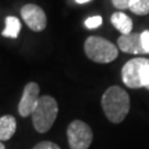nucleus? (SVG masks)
<instances>
[{"instance_id": "nucleus-1", "label": "nucleus", "mask_w": 149, "mask_h": 149, "mask_svg": "<svg viewBox=\"0 0 149 149\" xmlns=\"http://www.w3.org/2000/svg\"><path fill=\"white\" fill-rule=\"evenodd\" d=\"M102 107L109 122L122 123L127 116L130 108V100L126 91L120 86L108 87L102 96Z\"/></svg>"}, {"instance_id": "nucleus-2", "label": "nucleus", "mask_w": 149, "mask_h": 149, "mask_svg": "<svg viewBox=\"0 0 149 149\" xmlns=\"http://www.w3.org/2000/svg\"><path fill=\"white\" fill-rule=\"evenodd\" d=\"M59 107L55 98L52 96H40L34 111L32 112V123L38 133L44 134L53 126L58 116Z\"/></svg>"}, {"instance_id": "nucleus-3", "label": "nucleus", "mask_w": 149, "mask_h": 149, "mask_svg": "<svg viewBox=\"0 0 149 149\" xmlns=\"http://www.w3.org/2000/svg\"><path fill=\"white\" fill-rule=\"evenodd\" d=\"M86 56L96 63H111L118 56V49L111 41L102 37H88L84 42Z\"/></svg>"}, {"instance_id": "nucleus-4", "label": "nucleus", "mask_w": 149, "mask_h": 149, "mask_svg": "<svg viewBox=\"0 0 149 149\" xmlns=\"http://www.w3.org/2000/svg\"><path fill=\"white\" fill-rule=\"evenodd\" d=\"M66 135L71 149H88L93 141V132L91 127L79 119L70 124Z\"/></svg>"}, {"instance_id": "nucleus-5", "label": "nucleus", "mask_w": 149, "mask_h": 149, "mask_svg": "<svg viewBox=\"0 0 149 149\" xmlns=\"http://www.w3.org/2000/svg\"><path fill=\"white\" fill-rule=\"evenodd\" d=\"M22 20L34 32H41L47 28V16L41 7L34 3H27L20 10Z\"/></svg>"}, {"instance_id": "nucleus-6", "label": "nucleus", "mask_w": 149, "mask_h": 149, "mask_svg": "<svg viewBox=\"0 0 149 149\" xmlns=\"http://www.w3.org/2000/svg\"><path fill=\"white\" fill-rule=\"evenodd\" d=\"M39 94H40V87L36 82H30L24 86L18 106V112L22 117H28L34 111L38 101L40 98Z\"/></svg>"}, {"instance_id": "nucleus-7", "label": "nucleus", "mask_w": 149, "mask_h": 149, "mask_svg": "<svg viewBox=\"0 0 149 149\" xmlns=\"http://www.w3.org/2000/svg\"><path fill=\"white\" fill-rule=\"evenodd\" d=\"M145 58H135L129 60L128 62L124 64L122 69V80L123 83L129 88H140V69L146 62Z\"/></svg>"}, {"instance_id": "nucleus-8", "label": "nucleus", "mask_w": 149, "mask_h": 149, "mask_svg": "<svg viewBox=\"0 0 149 149\" xmlns=\"http://www.w3.org/2000/svg\"><path fill=\"white\" fill-rule=\"evenodd\" d=\"M117 45L119 50L129 54H145L141 45L140 33L130 32L128 34H122L118 38Z\"/></svg>"}, {"instance_id": "nucleus-9", "label": "nucleus", "mask_w": 149, "mask_h": 149, "mask_svg": "<svg viewBox=\"0 0 149 149\" xmlns=\"http://www.w3.org/2000/svg\"><path fill=\"white\" fill-rule=\"evenodd\" d=\"M111 22L122 34H128L133 30V20L124 12H115L111 17Z\"/></svg>"}, {"instance_id": "nucleus-10", "label": "nucleus", "mask_w": 149, "mask_h": 149, "mask_svg": "<svg viewBox=\"0 0 149 149\" xmlns=\"http://www.w3.org/2000/svg\"><path fill=\"white\" fill-rule=\"evenodd\" d=\"M17 130V120L12 115L0 117V141H6L15 135Z\"/></svg>"}, {"instance_id": "nucleus-11", "label": "nucleus", "mask_w": 149, "mask_h": 149, "mask_svg": "<svg viewBox=\"0 0 149 149\" xmlns=\"http://www.w3.org/2000/svg\"><path fill=\"white\" fill-rule=\"evenodd\" d=\"M21 30V22L20 20L13 16H9L6 18V27L2 31V36L6 38L17 39Z\"/></svg>"}, {"instance_id": "nucleus-12", "label": "nucleus", "mask_w": 149, "mask_h": 149, "mask_svg": "<svg viewBox=\"0 0 149 149\" xmlns=\"http://www.w3.org/2000/svg\"><path fill=\"white\" fill-rule=\"evenodd\" d=\"M128 9L137 16H146L149 13V0H130Z\"/></svg>"}, {"instance_id": "nucleus-13", "label": "nucleus", "mask_w": 149, "mask_h": 149, "mask_svg": "<svg viewBox=\"0 0 149 149\" xmlns=\"http://www.w3.org/2000/svg\"><path fill=\"white\" fill-rule=\"evenodd\" d=\"M139 80L141 87H147L149 85V59L146 60V62L140 69V74H139Z\"/></svg>"}, {"instance_id": "nucleus-14", "label": "nucleus", "mask_w": 149, "mask_h": 149, "mask_svg": "<svg viewBox=\"0 0 149 149\" xmlns=\"http://www.w3.org/2000/svg\"><path fill=\"white\" fill-rule=\"evenodd\" d=\"M103 23V19H102L101 16H94V17H90L85 20V27L87 29H95V28H98Z\"/></svg>"}, {"instance_id": "nucleus-15", "label": "nucleus", "mask_w": 149, "mask_h": 149, "mask_svg": "<svg viewBox=\"0 0 149 149\" xmlns=\"http://www.w3.org/2000/svg\"><path fill=\"white\" fill-rule=\"evenodd\" d=\"M140 39H141V45L145 53L149 54V30H145L144 32H141Z\"/></svg>"}, {"instance_id": "nucleus-16", "label": "nucleus", "mask_w": 149, "mask_h": 149, "mask_svg": "<svg viewBox=\"0 0 149 149\" xmlns=\"http://www.w3.org/2000/svg\"><path fill=\"white\" fill-rule=\"evenodd\" d=\"M32 149H61V148L56 144L52 143V141L45 140V141H41V143L37 144Z\"/></svg>"}, {"instance_id": "nucleus-17", "label": "nucleus", "mask_w": 149, "mask_h": 149, "mask_svg": "<svg viewBox=\"0 0 149 149\" xmlns=\"http://www.w3.org/2000/svg\"><path fill=\"white\" fill-rule=\"evenodd\" d=\"M112 2H113V6L116 9L126 10V9H128V6H129L130 0H112Z\"/></svg>"}, {"instance_id": "nucleus-18", "label": "nucleus", "mask_w": 149, "mask_h": 149, "mask_svg": "<svg viewBox=\"0 0 149 149\" xmlns=\"http://www.w3.org/2000/svg\"><path fill=\"white\" fill-rule=\"evenodd\" d=\"M77 3H86V2H88L91 0H75Z\"/></svg>"}, {"instance_id": "nucleus-19", "label": "nucleus", "mask_w": 149, "mask_h": 149, "mask_svg": "<svg viewBox=\"0 0 149 149\" xmlns=\"http://www.w3.org/2000/svg\"><path fill=\"white\" fill-rule=\"evenodd\" d=\"M0 149H6L5 145L2 144V143H1V141H0Z\"/></svg>"}, {"instance_id": "nucleus-20", "label": "nucleus", "mask_w": 149, "mask_h": 149, "mask_svg": "<svg viewBox=\"0 0 149 149\" xmlns=\"http://www.w3.org/2000/svg\"><path fill=\"white\" fill-rule=\"evenodd\" d=\"M146 88H147V90H148V91H149V85H148V86H147V87H146Z\"/></svg>"}]
</instances>
